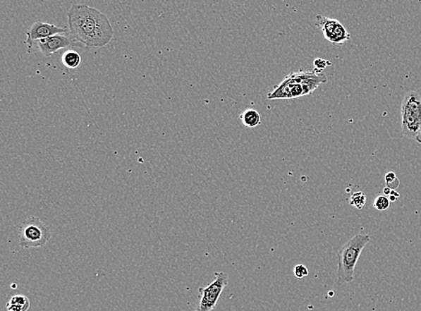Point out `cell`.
I'll return each mask as SVG.
<instances>
[{
    "instance_id": "11",
    "label": "cell",
    "mask_w": 421,
    "mask_h": 311,
    "mask_svg": "<svg viewBox=\"0 0 421 311\" xmlns=\"http://www.w3.org/2000/svg\"><path fill=\"white\" fill-rule=\"evenodd\" d=\"M261 118V114L258 111L252 109V108L243 111L240 114V119H241L243 126L248 128H255L260 126L262 123Z\"/></svg>"
},
{
    "instance_id": "4",
    "label": "cell",
    "mask_w": 421,
    "mask_h": 311,
    "mask_svg": "<svg viewBox=\"0 0 421 311\" xmlns=\"http://www.w3.org/2000/svg\"><path fill=\"white\" fill-rule=\"evenodd\" d=\"M18 238L23 248H42L51 238L50 228L38 218H30L19 228Z\"/></svg>"
},
{
    "instance_id": "15",
    "label": "cell",
    "mask_w": 421,
    "mask_h": 311,
    "mask_svg": "<svg viewBox=\"0 0 421 311\" xmlns=\"http://www.w3.org/2000/svg\"><path fill=\"white\" fill-rule=\"evenodd\" d=\"M308 274L309 271L307 267L304 264H299L294 267V276L297 277L298 279H302V278L307 276Z\"/></svg>"
},
{
    "instance_id": "1",
    "label": "cell",
    "mask_w": 421,
    "mask_h": 311,
    "mask_svg": "<svg viewBox=\"0 0 421 311\" xmlns=\"http://www.w3.org/2000/svg\"><path fill=\"white\" fill-rule=\"evenodd\" d=\"M68 23L75 40L87 48L107 47L114 39L113 26L107 16L90 6H72L68 12Z\"/></svg>"
},
{
    "instance_id": "14",
    "label": "cell",
    "mask_w": 421,
    "mask_h": 311,
    "mask_svg": "<svg viewBox=\"0 0 421 311\" xmlns=\"http://www.w3.org/2000/svg\"><path fill=\"white\" fill-rule=\"evenodd\" d=\"M390 199L388 198L386 195L377 196L374 201V207L376 208L377 211H386V209L390 207Z\"/></svg>"
},
{
    "instance_id": "18",
    "label": "cell",
    "mask_w": 421,
    "mask_h": 311,
    "mask_svg": "<svg viewBox=\"0 0 421 311\" xmlns=\"http://www.w3.org/2000/svg\"><path fill=\"white\" fill-rule=\"evenodd\" d=\"M390 197V201L391 202H396L397 198L399 197L400 195L397 194V193L396 192V190H391V194L389 195Z\"/></svg>"
},
{
    "instance_id": "8",
    "label": "cell",
    "mask_w": 421,
    "mask_h": 311,
    "mask_svg": "<svg viewBox=\"0 0 421 311\" xmlns=\"http://www.w3.org/2000/svg\"><path fill=\"white\" fill-rule=\"evenodd\" d=\"M68 32L67 28L48 24V23L37 21L34 23L30 26V28L28 29V32H26V35H28L26 42H28L29 47L31 48L34 42L40 41L42 39L48 38L52 35L65 34V32Z\"/></svg>"
},
{
    "instance_id": "17",
    "label": "cell",
    "mask_w": 421,
    "mask_h": 311,
    "mask_svg": "<svg viewBox=\"0 0 421 311\" xmlns=\"http://www.w3.org/2000/svg\"><path fill=\"white\" fill-rule=\"evenodd\" d=\"M384 179H386L388 188H391V185L393 184L394 181H399V180H398L396 178V173L393 172L388 173Z\"/></svg>"
},
{
    "instance_id": "9",
    "label": "cell",
    "mask_w": 421,
    "mask_h": 311,
    "mask_svg": "<svg viewBox=\"0 0 421 311\" xmlns=\"http://www.w3.org/2000/svg\"><path fill=\"white\" fill-rule=\"evenodd\" d=\"M304 96L302 85L288 75L281 84L274 87L273 92L268 94V99H292Z\"/></svg>"
},
{
    "instance_id": "7",
    "label": "cell",
    "mask_w": 421,
    "mask_h": 311,
    "mask_svg": "<svg viewBox=\"0 0 421 311\" xmlns=\"http://www.w3.org/2000/svg\"><path fill=\"white\" fill-rule=\"evenodd\" d=\"M36 42H37L39 50L44 56H51L62 49L81 45L80 42L75 40L70 32L67 35H52Z\"/></svg>"
},
{
    "instance_id": "13",
    "label": "cell",
    "mask_w": 421,
    "mask_h": 311,
    "mask_svg": "<svg viewBox=\"0 0 421 311\" xmlns=\"http://www.w3.org/2000/svg\"><path fill=\"white\" fill-rule=\"evenodd\" d=\"M348 202H350L351 206H354L355 208L358 209H363L367 202V196L363 192L354 193V194L350 196Z\"/></svg>"
},
{
    "instance_id": "10",
    "label": "cell",
    "mask_w": 421,
    "mask_h": 311,
    "mask_svg": "<svg viewBox=\"0 0 421 311\" xmlns=\"http://www.w3.org/2000/svg\"><path fill=\"white\" fill-rule=\"evenodd\" d=\"M29 309H30V300L22 294L12 296L6 303L8 311H28Z\"/></svg>"
},
{
    "instance_id": "5",
    "label": "cell",
    "mask_w": 421,
    "mask_h": 311,
    "mask_svg": "<svg viewBox=\"0 0 421 311\" xmlns=\"http://www.w3.org/2000/svg\"><path fill=\"white\" fill-rule=\"evenodd\" d=\"M215 279L208 286L199 289V303L194 311H212L221 296L222 291L228 284V276L224 272H216Z\"/></svg>"
},
{
    "instance_id": "3",
    "label": "cell",
    "mask_w": 421,
    "mask_h": 311,
    "mask_svg": "<svg viewBox=\"0 0 421 311\" xmlns=\"http://www.w3.org/2000/svg\"><path fill=\"white\" fill-rule=\"evenodd\" d=\"M401 130L405 138L416 140L421 133V96L410 91L404 97L401 108Z\"/></svg>"
},
{
    "instance_id": "12",
    "label": "cell",
    "mask_w": 421,
    "mask_h": 311,
    "mask_svg": "<svg viewBox=\"0 0 421 311\" xmlns=\"http://www.w3.org/2000/svg\"><path fill=\"white\" fill-rule=\"evenodd\" d=\"M82 62L81 55L74 50H68L62 55V63L71 70H74L80 66Z\"/></svg>"
},
{
    "instance_id": "16",
    "label": "cell",
    "mask_w": 421,
    "mask_h": 311,
    "mask_svg": "<svg viewBox=\"0 0 421 311\" xmlns=\"http://www.w3.org/2000/svg\"><path fill=\"white\" fill-rule=\"evenodd\" d=\"M331 65L330 61L322 60V59H317L314 61L315 70L319 72L325 70V68Z\"/></svg>"
},
{
    "instance_id": "2",
    "label": "cell",
    "mask_w": 421,
    "mask_h": 311,
    "mask_svg": "<svg viewBox=\"0 0 421 311\" xmlns=\"http://www.w3.org/2000/svg\"><path fill=\"white\" fill-rule=\"evenodd\" d=\"M370 235L358 234L343 245L337 255V284L342 286L354 281L355 269L362 251L370 243Z\"/></svg>"
},
{
    "instance_id": "19",
    "label": "cell",
    "mask_w": 421,
    "mask_h": 311,
    "mask_svg": "<svg viewBox=\"0 0 421 311\" xmlns=\"http://www.w3.org/2000/svg\"><path fill=\"white\" fill-rule=\"evenodd\" d=\"M393 189H391L390 188H386L384 189V195H389L391 194V191Z\"/></svg>"
},
{
    "instance_id": "6",
    "label": "cell",
    "mask_w": 421,
    "mask_h": 311,
    "mask_svg": "<svg viewBox=\"0 0 421 311\" xmlns=\"http://www.w3.org/2000/svg\"><path fill=\"white\" fill-rule=\"evenodd\" d=\"M315 25L320 29L324 38L331 44L341 45L351 38L344 25L335 19L319 15L317 16Z\"/></svg>"
}]
</instances>
